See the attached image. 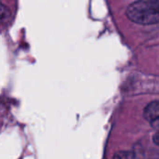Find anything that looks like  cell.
I'll list each match as a JSON object with an SVG mask.
<instances>
[{
  "label": "cell",
  "instance_id": "277c9868",
  "mask_svg": "<svg viewBox=\"0 0 159 159\" xmlns=\"http://www.w3.org/2000/svg\"><path fill=\"white\" fill-rule=\"evenodd\" d=\"M153 141H154V143H155L157 145H158L159 146V132H157V134H155V135H154V137H153Z\"/></svg>",
  "mask_w": 159,
  "mask_h": 159
},
{
  "label": "cell",
  "instance_id": "6da1fadb",
  "mask_svg": "<svg viewBox=\"0 0 159 159\" xmlns=\"http://www.w3.org/2000/svg\"><path fill=\"white\" fill-rule=\"evenodd\" d=\"M132 21L149 25L159 22V0H140L131 3L126 10Z\"/></svg>",
  "mask_w": 159,
  "mask_h": 159
},
{
  "label": "cell",
  "instance_id": "3957f363",
  "mask_svg": "<svg viewBox=\"0 0 159 159\" xmlns=\"http://www.w3.org/2000/svg\"><path fill=\"white\" fill-rule=\"evenodd\" d=\"M114 159H137V157L132 152H118L115 155Z\"/></svg>",
  "mask_w": 159,
  "mask_h": 159
},
{
  "label": "cell",
  "instance_id": "7a4b0ae2",
  "mask_svg": "<svg viewBox=\"0 0 159 159\" xmlns=\"http://www.w3.org/2000/svg\"><path fill=\"white\" fill-rule=\"evenodd\" d=\"M10 15H11V12L7 8V7L0 2V20H7L10 17Z\"/></svg>",
  "mask_w": 159,
  "mask_h": 159
}]
</instances>
